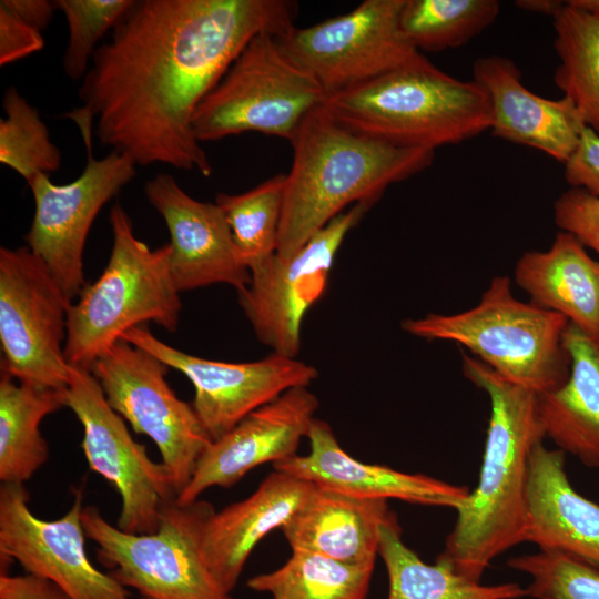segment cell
Instances as JSON below:
<instances>
[{
  "mask_svg": "<svg viewBox=\"0 0 599 599\" xmlns=\"http://www.w3.org/2000/svg\"><path fill=\"white\" fill-rule=\"evenodd\" d=\"M392 512L386 499L361 498L314 485L282 531L292 550L374 568L380 526Z\"/></svg>",
  "mask_w": 599,
  "mask_h": 599,
  "instance_id": "603a6c76",
  "label": "cell"
},
{
  "mask_svg": "<svg viewBox=\"0 0 599 599\" xmlns=\"http://www.w3.org/2000/svg\"><path fill=\"white\" fill-rule=\"evenodd\" d=\"M70 118L79 124L84 140L85 167L67 184L53 183L48 174H39L28 184L35 210L24 240L72 302L87 285L83 254L91 225L101 209L135 176L136 164L114 150L94 159L92 119L78 112Z\"/></svg>",
  "mask_w": 599,
  "mask_h": 599,
  "instance_id": "9c48e42d",
  "label": "cell"
},
{
  "mask_svg": "<svg viewBox=\"0 0 599 599\" xmlns=\"http://www.w3.org/2000/svg\"><path fill=\"white\" fill-rule=\"evenodd\" d=\"M276 255L288 257L352 205L432 165L435 151L394 145L353 132L324 108L313 110L290 141Z\"/></svg>",
  "mask_w": 599,
  "mask_h": 599,
  "instance_id": "3957f363",
  "label": "cell"
},
{
  "mask_svg": "<svg viewBox=\"0 0 599 599\" xmlns=\"http://www.w3.org/2000/svg\"><path fill=\"white\" fill-rule=\"evenodd\" d=\"M317 408L308 387H294L255 409L209 445L177 501L193 502L212 487L231 488L255 467L297 455Z\"/></svg>",
  "mask_w": 599,
  "mask_h": 599,
  "instance_id": "ac0fdd59",
  "label": "cell"
},
{
  "mask_svg": "<svg viewBox=\"0 0 599 599\" xmlns=\"http://www.w3.org/2000/svg\"><path fill=\"white\" fill-rule=\"evenodd\" d=\"M64 406L82 425L81 447L90 469L120 496L116 527L130 534L155 532L163 508L177 498L166 466L153 461L145 446L133 439L90 370L71 366Z\"/></svg>",
  "mask_w": 599,
  "mask_h": 599,
  "instance_id": "7c38bea8",
  "label": "cell"
},
{
  "mask_svg": "<svg viewBox=\"0 0 599 599\" xmlns=\"http://www.w3.org/2000/svg\"><path fill=\"white\" fill-rule=\"evenodd\" d=\"M387 577V599H519L526 589L516 582L483 585L457 573L443 559L427 564L402 539L395 512L380 526L379 549Z\"/></svg>",
  "mask_w": 599,
  "mask_h": 599,
  "instance_id": "484cf974",
  "label": "cell"
},
{
  "mask_svg": "<svg viewBox=\"0 0 599 599\" xmlns=\"http://www.w3.org/2000/svg\"><path fill=\"white\" fill-rule=\"evenodd\" d=\"M473 80L488 95L494 136L541 151L562 164L570 158L587 128L571 100L531 92L516 63L501 55L478 58Z\"/></svg>",
  "mask_w": 599,
  "mask_h": 599,
  "instance_id": "ffe728a7",
  "label": "cell"
},
{
  "mask_svg": "<svg viewBox=\"0 0 599 599\" xmlns=\"http://www.w3.org/2000/svg\"><path fill=\"white\" fill-rule=\"evenodd\" d=\"M565 180L570 187L581 189L599 199V134L586 128L579 143L564 163Z\"/></svg>",
  "mask_w": 599,
  "mask_h": 599,
  "instance_id": "d590c367",
  "label": "cell"
},
{
  "mask_svg": "<svg viewBox=\"0 0 599 599\" xmlns=\"http://www.w3.org/2000/svg\"><path fill=\"white\" fill-rule=\"evenodd\" d=\"M68 24V44L62 59L65 75L82 80L98 43L121 22L135 0H55Z\"/></svg>",
  "mask_w": 599,
  "mask_h": 599,
  "instance_id": "836d02e7",
  "label": "cell"
},
{
  "mask_svg": "<svg viewBox=\"0 0 599 599\" xmlns=\"http://www.w3.org/2000/svg\"><path fill=\"white\" fill-rule=\"evenodd\" d=\"M44 47L40 31L18 19L0 4V65H7L39 52Z\"/></svg>",
  "mask_w": 599,
  "mask_h": 599,
  "instance_id": "8d00e7d4",
  "label": "cell"
},
{
  "mask_svg": "<svg viewBox=\"0 0 599 599\" xmlns=\"http://www.w3.org/2000/svg\"><path fill=\"white\" fill-rule=\"evenodd\" d=\"M568 321L516 298L508 276L494 277L474 307L456 314H427L402 328L427 341H447L505 379L541 395L559 388L570 373L564 346Z\"/></svg>",
  "mask_w": 599,
  "mask_h": 599,
  "instance_id": "8992f818",
  "label": "cell"
},
{
  "mask_svg": "<svg viewBox=\"0 0 599 599\" xmlns=\"http://www.w3.org/2000/svg\"><path fill=\"white\" fill-rule=\"evenodd\" d=\"M65 390V389H64ZM64 390L0 376V480L24 484L47 463L49 447L40 425L64 406Z\"/></svg>",
  "mask_w": 599,
  "mask_h": 599,
  "instance_id": "4316f807",
  "label": "cell"
},
{
  "mask_svg": "<svg viewBox=\"0 0 599 599\" xmlns=\"http://www.w3.org/2000/svg\"><path fill=\"white\" fill-rule=\"evenodd\" d=\"M285 179L277 174L244 193L215 197L250 272L276 254Z\"/></svg>",
  "mask_w": 599,
  "mask_h": 599,
  "instance_id": "4dcf8cb0",
  "label": "cell"
},
{
  "mask_svg": "<svg viewBox=\"0 0 599 599\" xmlns=\"http://www.w3.org/2000/svg\"><path fill=\"white\" fill-rule=\"evenodd\" d=\"M2 108L6 118L0 119V162L28 184L39 174L58 171L61 152L39 111L13 85L4 91Z\"/></svg>",
  "mask_w": 599,
  "mask_h": 599,
  "instance_id": "1f68e13d",
  "label": "cell"
},
{
  "mask_svg": "<svg viewBox=\"0 0 599 599\" xmlns=\"http://www.w3.org/2000/svg\"><path fill=\"white\" fill-rule=\"evenodd\" d=\"M514 275L530 303L599 337V261L572 234L559 231L548 250L524 253Z\"/></svg>",
  "mask_w": 599,
  "mask_h": 599,
  "instance_id": "cb8c5ba5",
  "label": "cell"
},
{
  "mask_svg": "<svg viewBox=\"0 0 599 599\" xmlns=\"http://www.w3.org/2000/svg\"><path fill=\"white\" fill-rule=\"evenodd\" d=\"M515 4L529 12L540 13L550 16L551 18L559 11L562 7L564 1L556 0H520L516 1Z\"/></svg>",
  "mask_w": 599,
  "mask_h": 599,
  "instance_id": "ab89813d",
  "label": "cell"
},
{
  "mask_svg": "<svg viewBox=\"0 0 599 599\" xmlns=\"http://www.w3.org/2000/svg\"><path fill=\"white\" fill-rule=\"evenodd\" d=\"M82 501V489H75L70 509L59 519L44 520L30 510L24 484H2L1 575L16 560L26 573L52 582L70 599H133L129 589L90 561Z\"/></svg>",
  "mask_w": 599,
  "mask_h": 599,
  "instance_id": "9a60e30c",
  "label": "cell"
},
{
  "mask_svg": "<svg viewBox=\"0 0 599 599\" xmlns=\"http://www.w3.org/2000/svg\"><path fill=\"white\" fill-rule=\"evenodd\" d=\"M326 99L322 85L287 55L276 35L261 33L201 101L192 130L200 143L244 132L291 141Z\"/></svg>",
  "mask_w": 599,
  "mask_h": 599,
  "instance_id": "ba28073f",
  "label": "cell"
},
{
  "mask_svg": "<svg viewBox=\"0 0 599 599\" xmlns=\"http://www.w3.org/2000/svg\"><path fill=\"white\" fill-rule=\"evenodd\" d=\"M373 570L308 550H292L285 564L251 577L246 586L271 599H365Z\"/></svg>",
  "mask_w": 599,
  "mask_h": 599,
  "instance_id": "f1b7e54d",
  "label": "cell"
},
{
  "mask_svg": "<svg viewBox=\"0 0 599 599\" xmlns=\"http://www.w3.org/2000/svg\"><path fill=\"white\" fill-rule=\"evenodd\" d=\"M508 567L530 577L525 588L534 599H599V565L550 549L510 558Z\"/></svg>",
  "mask_w": 599,
  "mask_h": 599,
  "instance_id": "d6a6232c",
  "label": "cell"
},
{
  "mask_svg": "<svg viewBox=\"0 0 599 599\" xmlns=\"http://www.w3.org/2000/svg\"><path fill=\"white\" fill-rule=\"evenodd\" d=\"M463 373L490 400L479 480L456 509V522L437 557L480 581L491 561L525 542L529 457L544 440L538 395L463 354Z\"/></svg>",
  "mask_w": 599,
  "mask_h": 599,
  "instance_id": "7a4b0ae2",
  "label": "cell"
},
{
  "mask_svg": "<svg viewBox=\"0 0 599 599\" xmlns=\"http://www.w3.org/2000/svg\"><path fill=\"white\" fill-rule=\"evenodd\" d=\"M144 194L170 232V268L180 293L220 283L237 292L247 286L251 272L215 202L193 199L166 173L148 180Z\"/></svg>",
  "mask_w": 599,
  "mask_h": 599,
  "instance_id": "e0dca14e",
  "label": "cell"
},
{
  "mask_svg": "<svg viewBox=\"0 0 599 599\" xmlns=\"http://www.w3.org/2000/svg\"><path fill=\"white\" fill-rule=\"evenodd\" d=\"M0 599H70L61 589L42 578L26 573L0 576Z\"/></svg>",
  "mask_w": 599,
  "mask_h": 599,
  "instance_id": "74e56055",
  "label": "cell"
},
{
  "mask_svg": "<svg viewBox=\"0 0 599 599\" xmlns=\"http://www.w3.org/2000/svg\"><path fill=\"white\" fill-rule=\"evenodd\" d=\"M565 456L542 441L531 450L525 541L599 565V505L575 490L566 473Z\"/></svg>",
  "mask_w": 599,
  "mask_h": 599,
  "instance_id": "7402d4cb",
  "label": "cell"
},
{
  "mask_svg": "<svg viewBox=\"0 0 599 599\" xmlns=\"http://www.w3.org/2000/svg\"><path fill=\"white\" fill-rule=\"evenodd\" d=\"M71 301L45 264L26 245L0 248L1 372L20 383L64 390Z\"/></svg>",
  "mask_w": 599,
  "mask_h": 599,
  "instance_id": "30bf717a",
  "label": "cell"
},
{
  "mask_svg": "<svg viewBox=\"0 0 599 599\" xmlns=\"http://www.w3.org/2000/svg\"><path fill=\"white\" fill-rule=\"evenodd\" d=\"M554 221L560 231L577 237L599 255V199L570 187L554 203Z\"/></svg>",
  "mask_w": 599,
  "mask_h": 599,
  "instance_id": "e575fe53",
  "label": "cell"
},
{
  "mask_svg": "<svg viewBox=\"0 0 599 599\" xmlns=\"http://www.w3.org/2000/svg\"><path fill=\"white\" fill-rule=\"evenodd\" d=\"M571 2L587 11L599 14V0H571Z\"/></svg>",
  "mask_w": 599,
  "mask_h": 599,
  "instance_id": "60d3db41",
  "label": "cell"
},
{
  "mask_svg": "<svg viewBox=\"0 0 599 599\" xmlns=\"http://www.w3.org/2000/svg\"><path fill=\"white\" fill-rule=\"evenodd\" d=\"M146 325L130 328L122 338L151 353L192 383V406L212 441L255 409L291 388L308 387L318 376L314 366L275 353L245 363L197 357L162 342Z\"/></svg>",
  "mask_w": 599,
  "mask_h": 599,
  "instance_id": "2e32d148",
  "label": "cell"
},
{
  "mask_svg": "<svg viewBox=\"0 0 599 599\" xmlns=\"http://www.w3.org/2000/svg\"><path fill=\"white\" fill-rule=\"evenodd\" d=\"M564 346L570 373L559 388L538 395L539 419L558 449L599 468V337L568 323Z\"/></svg>",
  "mask_w": 599,
  "mask_h": 599,
  "instance_id": "d4e9b609",
  "label": "cell"
},
{
  "mask_svg": "<svg viewBox=\"0 0 599 599\" xmlns=\"http://www.w3.org/2000/svg\"><path fill=\"white\" fill-rule=\"evenodd\" d=\"M214 512L211 502H169L159 529L130 534L111 525L94 506L82 509V525L97 544V560L139 599H233L212 575L202 540Z\"/></svg>",
  "mask_w": 599,
  "mask_h": 599,
  "instance_id": "52a82bcc",
  "label": "cell"
},
{
  "mask_svg": "<svg viewBox=\"0 0 599 599\" xmlns=\"http://www.w3.org/2000/svg\"><path fill=\"white\" fill-rule=\"evenodd\" d=\"M376 202H359L334 217L288 257L273 255L251 271L237 292L240 305L260 342L273 353L296 358L308 309L324 295L346 235Z\"/></svg>",
  "mask_w": 599,
  "mask_h": 599,
  "instance_id": "5bb4252c",
  "label": "cell"
},
{
  "mask_svg": "<svg viewBox=\"0 0 599 599\" xmlns=\"http://www.w3.org/2000/svg\"><path fill=\"white\" fill-rule=\"evenodd\" d=\"M404 1L365 0L311 27L294 26L276 39L328 97L390 72L420 53L399 27Z\"/></svg>",
  "mask_w": 599,
  "mask_h": 599,
  "instance_id": "4fadbf2b",
  "label": "cell"
},
{
  "mask_svg": "<svg viewBox=\"0 0 599 599\" xmlns=\"http://www.w3.org/2000/svg\"><path fill=\"white\" fill-rule=\"evenodd\" d=\"M314 484L273 470L247 498L213 512L206 522L203 556L219 583L232 592L256 545L282 529Z\"/></svg>",
  "mask_w": 599,
  "mask_h": 599,
  "instance_id": "44dd1931",
  "label": "cell"
},
{
  "mask_svg": "<svg viewBox=\"0 0 599 599\" xmlns=\"http://www.w3.org/2000/svg\"><path fill=\"white\" fill-rule=\"evenodd\" d=\"M287 0H142L99 44L82 79V109L99 141L136 165L213 172L193 115L246 44L294 27Z\"/></svg>",
  "mask_w": 599,
  "mask_h": 599,
  "instance_id": "6da1fadb",
  "label": "cell"
},
{
  "mask_svg": "<svg viewBox=\"0 0 599 599\" xmlns=\"http://www.w3.org/2000/svg\"><path fill=\"white\" fill-rule=\"evenodd\" d=\"M309 453L273 464L278 470L321 488L369 499H398L455 510L466 500L469 488L422 474H409L388 466L366 464L349 456L332 427L315 418L307 437Z\"/></svg>",
  "mask_w": 599,
  "mask_h": 599,
  "instance_id": "d6986e66",
  "label": "cell"
},
{
  "mask_svg": "<svg viewBox=\"0 0 599 599\" xmlns=\"http://www.w3.org/2000/svg\"><path fill=\"white\" fill-rule=\"evenodd\" d=\"M0 4L40 32L48 28L57 9L53 1L48 0H1Z\"/></svg>",
  "mask_w": 599,
  "mask_h": 599,
  "instance_id": "f35d334b",
  "label": "cell"
},
{
  "mask_svg": "<svg viewBox=\"0 0 599 599\" xmlns=\"http://www.w3.org/2000/svg\"><path fill=\"white\" fill-rule=\"evenodd\" d=\"M324 108L346 129L394 145L435 151L490 129V102L471 81L422 53L376 79L328 95Z\"/></svg>",
  "mask_w": 599,
  "mask_h": 599,
  "instance_id": "277c9868",
  "label": "cell"
},
{
  "mask_svg": "<svg viewBox=\"0 0 599 599\" xmlns=\"http://www.w3.org/2000/svg\"><path fill=\"white\" fill-rule=\"evenodd\" d=\"M169 366L121 338L92 365L109 405L136 434L156 445L177 496L212 443L192 404L180 399L166 380Z\"/></svg>",
  "mask_w": 599,
  "mask_h": 599,
  "instance_id": "8fae6325",
  "label": "cell"
},
{
  "mask_svg": "<svg viewBox=\"0 0 599 599\" xmlns=\"http://www.w3.org/2000/svg\"><path fill=\"white\" fill-rule=\"evenodd\" d=\"M496 0H405L399 27L410 45L437 52L469 42L497 19Z\"/></svg>",
  "mask_w": 599,
  "mask_h": 599,
  "instance_id": "f546056e",
  "label": "cell"
},
{
  "mask_svg": "<svg viewBox=\"0 0 599 599\" xmlns=\"http://www.w3.org/2000/svg\"><path fill=\"white\" fill-rule=\"evenodd\" d=\"M110 225L113 241L108 264L68 311L65 358L70 366L90 372L130 328L154 322L173 333L182 311L171 275L170 244L151 250L139 240L121 203L112 206Z\"/></svg>",
  "mask_w": 599,
  "mask_h": 599,
  "instance_id": "5b68a950",
  "label": "cell"
},
{
  "mask_svg": "<svg viewBox=\"0 0 599 599\" xmlns=\"http://www.w3.org/2000/svg\"><path fill=\"white\" fill-rule=\"evenodd\" d=\"M552 24L559 59L555 83L599 134V14L564 1Z\"/></svg>",
  "mask_w": 599,
  "mask_h": 599,
  "instance_id": "83f0119b",
  "label": "cell"
}]
</instances>
